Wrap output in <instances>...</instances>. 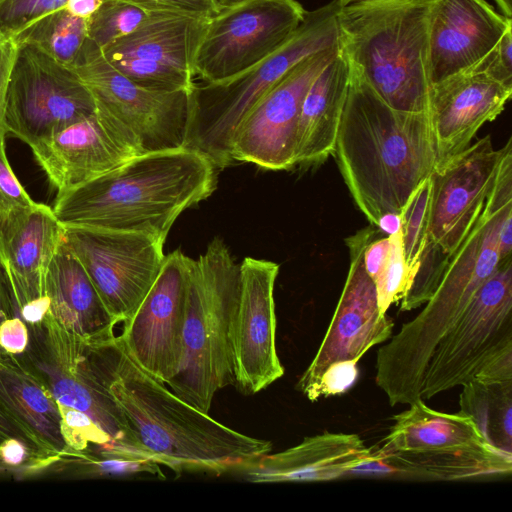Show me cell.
<instances>
[{
  "mask_svg": "<svg viewBox=\"0 0 512 512\" xmlns=\"http://www.w3.org/2000/svg\"><path fill=\"white\" fill-rule=\"evenodd\" d=\"M108 389L141 453L175 472H237L269 453L270 441L242 434L180 399L142 370L118 336L99 344Z\"/></svg>",
  "mask_w": 512,
  "mask_h": 512,
  "instance_id": "cell-1",
  "label": "cell"
},
{
  "mask_svg": "<svg viewBox=\"0 0 512 512\" xmlns=\"http://www.w3.org/2000/svg\"><path fill=\"white\" fill-rule=\"evenodd\" d=\"M332 155L357 207L376 228L382 215L400 212L437 165L430 114L393 109L350 64Z\"/></svg>",
  "mask_w": 512,
  "mask_h": 512,
  "instance_id": "cell-2",
  "label": "cell"
},
{
  "mask_svg": "<svg viewBox=\"0 0 512 512\" xmlns=\"http://www.w3.org/2000/svg\"><path fill=\"white\" fill-rule=\"evenodd\" d=\"M215 169L186 147L145 153L58 192L52 209L63 227L137 232L165 243L177 217L214 191Z\"/></svg>",
  "mask_w": 512,
  "mask_h": 512,
  "instance_id": "cell-3",
  "label": "cell"
},
{
  "mask_svg": "<svg viewBox=\"0 0 512 512\" xmlns=\"http://www.w3.org/2000/svg\"><path fill=\"white\" fill-rule=\"evenodd\" d=\"M431 0H367L340 8V47L390 107L430 113L428 13Z\"/></svg>",
  "mask_w": 512,
  "mask_h": 512,
  "instance_id": "cell-4",
  "label": "cell"
},
{
  "mask_svg": "<svg viewBox=\"0 0 512 512\" xmlns=\"http://www.w3.org/2000/svg\"><path fill=\"white\" fill-rule=\"evenodd\" d=\"M512 209V147L505 152L483 210L452 255L424 308L382 346L385 359L402 374L422 378L442 336L461 317L476 291L499 266L498 233Z\"/></svg>",
  "mask_w": 512,
  "mask_h": 512,
  "instance_id": "cell-5",
  "label": "cell"
},
{
  "mask_svg": "<svg viewBox=\"0 0 512 512\" xmlns=\"http://www.w3.org/2000/svg\"><path fill=\"white\" fill-rule=\"evenodd\" d=\"M337 0L307 11L296 31L272 54L240 74L217 83L194 82L189 91L184 147L214 165L233 162L234 134L258 100L308 57L340 45Z\"/></svg>",
  "mask_w": 512,
  "mask_h": 512,
  "instance_id": "cell-6",
  "label": "cell"
},
{
  "mask_svg": "<svg viewBox=\"0 0 512 512\" xmlns=\"http://www.w3.org/2000/svg\"><path fill=\"white\" fill-rule=\"evenodd\" d=\"M239 288L240 264L219 237L190 259L182 356L166 385L205 413L215 393L234 383L232 325Z\"/></svg>",
  "mask_w": 512,
  "mask_h": 512,
  "instance_id": "cell-7",
  "label": "cell"
},
{
  "mask_svg": "<svg viewBox=\"0 0 512 512\" xmlns=\"http://www.w3.org/2000/svg\"><path fill=\"white\" fill-rule=\"evenodd\" d=\"M27 326L28 345L20 356L43 381L60 408L84 413L118 446L144 455L108 389L100 340L83 339L60 325L49 312L40 322Z\"/></svg>",
  "mask_w": 512,
  "mask_h": 512,
  "instance_id": "cell-8",
  "label": "cell"
},
{
  "mask_svg": "<svg viewBox=\"0 0 512 512\" xmlns=\"http://www.w3.org/2000/svg\"><path fill=\"white\" fill-rule=\"evenodd\" d=\"M70 69L91 93L97 116L139 155L184 147L189 91H160L136 84L89 39Z\"/></svg>",
  "mask_w": 512,
  "mask_h": 512,
  "instance_id": "cell-9",
  "label": "cell"
},
{
  "mask_svg": "<svg viewBox=\"0 0 512 512\" xmlns=\"http://www.w3.org/2000/svg\"><path fill=\"white\" fill-rule=\"evenodd\" d=\"M510 145L511 139L496 150L486 135L435 167L430 176L427 242L415 274L422 284H439L452 255L481 214Z\"/></svg>",
  "mask_w": 512,
  "mask_h": 512,
  "instance_id": "cell-10",
  "label": "cell"
},
{
  "mask_svg": "<svg viewBox=\"0 0 512 512\" xmlns=\"http://www.w3.org/2000/svg\"><path fill=\"white\" fill-rule=\"evenodd\" d=\"M512 349V259L500 263L457 322L436 344L419 400L462 386L489 361Z\"/></svg>",
  "mask_w": 512,
  "mask_h": 512,
  "instance_id": "cell-11",
  "label": "cell"
},
{
  "mask_svg": "<svg viewBox=\"0 0 512 512\" xmlns=\"http://www.w3.org/2000/svg\"><path fill=\"white\" fill-rule=\"evenodd\" d=\"M297 0H235L206 18L194 58V78L217 83L261 62L300 26Z\"/></svg>",
  "mask_w": 512,
  "mask_h": 512,
  "instance_id": "cell-12",
  "label": "cell"
},
{
  "mask_svg": "<svg viewBox=\"0 0 512 512\" xmlns=\"http://www.w3.org/2000/svg\"><path fill=\"white\" fill-rule=\"evenodd\" d=\"M94 113L91 93L70 68L33 46L18 45L6 96V135L32 148Z\"/></svg>",
  "mask_w": 512,
  "mask_h": 512,
  "instance_id": "cell-13",
  "label": "cell"
},
{
  "mask_svg": "<svg viewBox=\"0 0 512 512\" xmlns=\"http://www.w3.org/2000/svg\"><path fill=\"white\" fill-rule=\"evenodd\" d=\"M64 241L116 324L134 313L165 259L163 242L137 232L64 227Z\"/></svg>",
  "mask_w": 512,
  "mask_h": 512,
  "instance_id": "cell-14",
  "label": "cell"
},
{
  "mask_svg": "<svg viewBox=\"0 0 512 512\" xmlns=\"http://www.w3.org/2000/svg\"><path fill=\"white\" fill-rule=\"evenodd\" d=\"M377 232L371 225L345 239L350 265L341 296L314 358L296 384L312 402L327 369L337 364H357L368 350L392 336L394 321L380 312L374 281L363 262L364 250Z\"/></svg>",
  "mask_w": 512,
  "mask_h": 512,
  "instance_id": "cell-15",
  "label": "cell"
},
{
  "mask_svg": "<svg viewBox=\"0 0 512 512\" xmlns=\"http://www.w3.org/2000/svg\"><path fill=\"white\" fill-rule=\"evenodd\" d=\"M190 259L180 250L165 255L153 285L118 336L131 359L165 384L181 361Z\"/></svg>",
  "mask_w": 512,
  "mask_h": 512,
  "instance_id": "cell-16",
  "label": "cell"
},
{
  "mask_svg": "<svg viewBox=\"0 0 512 512\" xmlns=\"http://www.w3.org/2000/svg\"><path fill=\"white\" fill-rule=\"evenodd\" d=\"M340 45L312 55L266 92L238 126L232 142L233 161L270 170L296 165L297 133L305 94Z\"/></svg>",
  "mask_w": 512,
  "mask_h": 512,
  "instance_id": "cell-17",
  "label": "cell"
},
{
  "mask_svg": "<svg viewBox=\"0 0 512 512\" xmlns=\"http://www.w3.org/2000/svg\"><path fill=\"white\" fill-rule=\"evenodd\" d=\"M205 20L161 14L100 49L115 69L142 87L190 91L195 82L193 58Z\"/></svg>",
  "mask_w": 512,
  "mask_h": 512,
  "instance_id": "cell-18",
  "label": "cell"
},
{
  "mask_svg": "<svg viewBox=\"0 0 512 512\" xmlns=\"http://www.w3.org/2000/svg\"><path fill=\"white\" fill-rule=\"evenodd\" d=\"M279 265L246 257L232 325L234 383L245 395L265 389L284 374L276 349L274 287Z\"/></svg>",
  "mask_w": 512,
  "mask_h": 512,
  "instance_id": "cell-19",
  "label": "cell"
},
{
  "mask_svg": "<svg viewBox=\"0 0 512 512\" xmlns=\"http://www.w3.org/2000/svg\"><path fill=\"white\" fill-rule=\"evenodd\" d=\"M512 19L486 0H431L428 13L432 87L473 69L494 48Z\"/></svg>",
  "mask_w": 512,
  "mask_h": 512,
  "instance_id": "cell-20",
  "label": "cell"
},
{
  "mask_svg": "<svg viewBox=\"0 0 512 512\" xmlns=\"http://www.w3.org/2000/svg\"><path fill=\"white\" fill-rule=\"evenodd\" d=\"M31 150L57 192L91 181L139 155L96 112L59 129Z\"/></svg>",
  "mask_w": 512,
  "mask_h": 512,
  "instance_id": "cell-21",
  "label": "cell"
},
{
  "mask_svg": "<svg viewBox=\"0 0 512 512\" xmlns=\"http://www.w3.org/2000/svg\"><path fill=\"white\" fill-rule=\"evenodd\" d=\"M63 238L64 227L48 205L0 212V265L18 311L46 297L48 267Z\"/></svg>",
  "mask_w": 512,
  "mask_h": 512,
  "instance_id": "cell-22",
  "label": "cell"
},
{
  "mask_svg": "<svg viewBox=\"0 0 512 512\" xmlns=\"http://www.w3.org/2000/svg\"><path fill=\"white\" fill-rule=\"evenodd\" d=\"M511 95L512 87L476 69L432 87L429 114L437 165L468 147L477 131L501 114Z\"/></svg>",
  "mask_w": 512,
  "mask_h": 512,
  "instance_id": "cell-23",
  "label": "cell"
},
{
  "mask_svg": "<svg viewBox=\"0 0 512 512\" xmlns=\"http://www.w3.org/2000/svg\"><path fill=\"white\" fill-rule=\"evenodd\" d=\"M512 453L491 444L452 451L401 452L377 446L349 470L355 476L455 481L510 475Z\"/></svg>",
  "mask_w": 512,
  "mask_h": 512,
  "instance_id": "cell-24",
  "label": "cell"
},
{
  "mask_svg": "<svg viewBox=\"0 0 512 512\" xmlns=\"http://www.w3.org/2000/svg\"><path fill=\"white\" fill-rule=\"evenodd\" d=\"M0 405L22 430L46 468L66 454L58 402L20 355L3 351Z\"/></svg>",
  "mask_w": 512,
  "mask_h": 512,
  "instance_id": "cell-25",
  "label": "cell"
},
{
  "mask_svg": "<svg viewBox=\"0 0 512 512\" xmlns=\"http://www.w3.org/2000/svg\"><path fill=\"white\" fill-rule=\"evenodd\" d=\"M370 452L357 434L324 432L262 455L237 472L256 483L319 482L347 477Z\"/></svg>",
  "mask_w": 512,
  "mask_h": 512,
  "instance_id": "cell-26",
  "label": "cell"
},
{
  "mask_svg": "<svg viewBox=\"0 0 512 512\" xmlns=\"http://www.w3.org/2000/svg\"><path fill=\"white\" fill-rule=\"evenodd\" d=\"M45 294L48 312L67 330L88 341L115 335L117 324L64 238L48 267Z\"/></svg>",
  "mask_w": 512,
  "mask_h": 512,
  "instance_id": "cell-27",
  "label": "cell"
},
{
  "mask_svg": "<svg viewBox=\"0 0 512 512\" xmlns=\"http://www.w3.org/2000/svg\"><path fill=\"white\" fill-rule=\"evenodd\" d=\"M350 83V63L341 50L321 70L303 99L296 165L322 164L332 155Z\"/></svg>",
  "mask_w": 512,
  "mask_h": 512,
  "instance_id": "cell-28",
  "label": "cell"
},
{
  "mask_svg": "<svg viewBox=\"0 0 512 512\" xmlns=\"http://www.w3.org/2000/svg\"><path fill=\"white\" fill-rule=\"evenodd\" d=\"M392 419L394 424L379 446L385 450L438 452L490 444L470 416L436 411L423 400L409 404Z\"/></svg>",
  "mask_w": 512,
  "mask_h": 512,
  "instance_id": "cell-29",
  "label": "cell"
},
{
  "mask_svg": "<svg viewBox=\"0 0 512 512\" xmlns=\"http://www.w3.org/2000/svg\"><path fill=\"white\" fill-rule=\"evenodd\" d=\"M459 405L492 446L512 453V381L472 378L462 385Z\"/></svg>",
  "mask_w": 512,
  "mask_h": 512,
  "instance_id": "cell-30",
  "label": "cell"
},
{
  "mask_svg": "<svg viewBox=\"0 0 512 512\" xmlns=\"http://www.w3.org/2000/svg\"><path fill=\"white\" fill-rule=\"evenodd\" d=\"M87 39L88 20L62 8L41 18L14 41L33 46L71 68Z\"/></svg>",
  "mask_w": 512,
  "mask_h": 512,
  "instance_id": "cell-31",
  "label": "cell"
},
{
  "mask_svg": "<svg viewBox=\"0 0 512 512\" xmlns=\"http://www.w3.org/2000/svg\"><path fill=\"white\" fill-rule=\"evenodd\" d=\"M138 474L160 475V465L135 452L119 449L82 455H63L51 464L43 477L99 478L132 476Z\"/></svg>",
  "mask_w": 512,
  "mask_h": 512,
  "instance_id": "cell-32",
  "label": "cell"
},
{
  "mask_svg": "<svg viewBox=\"0 0 512 512\" xmlns=\"http://www.w3.org/2000/svg\"><path fill=\"white\" fill-rule=\"evenodd\" d=\"M161 14L174 13L148 0H105L88 20V39L102 49Z\"/></svg>",
  "mask_w": 512,
  "mask_h": 512,
  "instance_id": "cell-33",
  "label": "cell"
},
{
  "mask_svg": "<svg viewBox=\"0 0 512 512\" xmlns=\"http://www.w3.org/2000/svg\"><path fill=\"white\" fill-rule=\"evenodd\" d=\"M430 199L431 179L428 177L410 194L399 212L404 259L413 277L427 242Z\"/></svg>",
  "mask_w": 512,
  "mask_h": 512,
  "instance_id": "cell-34",
  "label": "cell"
},
{
  "mask_svg": "<svg viewBox=\"0 0 512 512\" xmlns=\"http://www.w3.org/2000/svg\"><path fill=\"white\" fill-rule=\"evenodd\" d=\"M389 236L391 249L388 259L374 280L381 313H386L391 304L401 301L413 278L404 259L401 231Z\"/></svg>",
  "mask_w": 512,
  "mask_h": 512,
  "instance_id": "cell-35",
  "label": "cell"
},
{
  "mask_svg": "<svg viewBox=\"0 0 512 512\" xmlns=\"http://www.w3.org/2000/svg\"><path fill=\"white\" fill-rule=\"evenodd\" d=\"M67 0H0V34L18 38L46 15L64 8Z\"/></svg>",
  "mask_w": 512,
  "mask_h": 512,
  "instance_id": "cell-36",
  "label": "cell"
},
{
  "mask_svg": "<svg viewBox=\"0 0 512 512\" xmlns=\"http://www.w3.org/2000/svg\"><path fill=\"white\" fill-rule=\"evenodd\" d=\"M5 138L0 139V212L30 207L36 203L20 184L10 166Z\"/></svg>",
  "mask_w": 512,
  "mask_h": 512,
  "instance_id": "cell-37",
  "label": "cell"
},
{
  "mask_svg": "<svg viewBox=\"0 0 512 512\" xmlns=\"http://www.w3.org/2000/svg\"><path fill=\"white\" fill-rule=\"evenodd\" d=\"M473 69L488 74L505 86L512 87V26Z\"/></svg>",
  "mask_w": 512,
  "mask_h": 512,
  "instance_id": "cell-38",
  "label": "cell"
},
{
  "mask_svg": "<svg viewBox=\"0 0 512 512\" xmlns=\"http://www.w3.org/2000/svg\"><path fill=\"white\" fill-rule=\"evenodd\" d=\"M17 51L18 44L14 39L0 34V139L6 137V96Z\"/></svg>",
  "mask_w": 512,
  "mask_h": 512,
  "instance_id": "cell-39",
  "label": "cell"
},
{
  "mask_svg": "<svg viewBox=\"0 0 512 512\" xmlns=\"http://www.w3.org/2000/svg\"><path fill=\"white\" fill-rule=\"evenodd\" d=\"M29 331L20 315L6 320L0 327V349L3 352L20 355L28 345Z\"/></svg>",
  "mask_w": 512,
  "mask_h": 512,
  "instance_id": "cell-40",
  "label": "cell"
},
{
  "mask_svg": "<svg viewBox=\"0 0 512 512\" xmlns=\"http://www.w3.org/2000/svg\"><path fill=\"white\" fill-rule=\"evenodd\" d=\"M164 10L200 18H208L219 10L217 0H148Z\"/></svg>",
  "mask_w": 512,
  "mask_h": 512,
  "instance_id": "cell-41",
  "label": "cell"
},
{
  "mask_svg": "<svg viewBox=\"0 0 512 512\" xmlns=\"http://www.w3.org/2000/svg\"><path fill=\"white\" fill-rule=\"evenodd\" d=\"M391 249V237H381L371 240L363 254L364 267L374 281L383 269Z\"/></svg>",
  "mask_w": 512,
  "mask_h": 512,
  "instance_id": "cell-42",
  "label": "cell"
},
{
  "mask_svg": "<svg viewBox=\"0 0 512 512\" xmlns=\"http://www.w3.org/2000/svg\"><path fill=\"white\" fill-rule=\"evenodd\" d=\"M16 315H19V311L12 289L7 276L0 265V327L6 320Z\"/></svg>",
  "mask_w": 512,
  "mask_h": 512,
  "instance_id": "cell-43",
  "label": "cell"
},
{
  "mask_svg": "<svg viewBox=\"0 0 512 512\" xmlns=\"http://www.w3.org/2000/svg\"><path fill=\"white\" fill-rule=\"evenodd\" d=\"M512 252V209L505 214L498 233L499 264L511 260Z\"/></svg>",
  "mask_w": 512,
  "mask_h": 512,
  "instance_id": "cell-44",
  "label": "cell"
},
{
  "mask_svg": "<svg viewBox=\"0 0 512 512\" xmlns=\"http://www.w3.org/2000/svg\"><path fill=\"white\" fill-rule=\"evenodd\" d=\"M10 438L21 439V440L25 441L31 447L28 439L26 438V436L24 435L22 430L18 427V425L14 422V420L8 415V413L0 405V445ZM31 449L33 450L32 447H31ZM33 452L35 453L34 450H33ZM37 457H38V455H37Z\"/></svg>",
  "mask_w": 512,
  "mask_h": 512,
  "instance_id": "cell-45",
  "label": "cell"
},
{
  "mask_svg": "<svg viewBox=\"0 0 512 512\" xmlns=\"http://www.w3.org/2000/svg\"><path fill=\"white\" fill-rule=\"evenodd\" d=\"M104 1L105 0H67L64 9L73 16L89 20Z\"/></svg>",
  "mask_w": 512,
  "mask_h": 512,
  "instance_id": "cell-46",
  "label": "cell"
},
{
  "mask_svg": "<svg viewBox=\"0 0 512 512\" xmlns=\"http://www.w3.org/2000/svg\"><path fill=\"white\" fill-rule=\"evenodd\" d=\"M378 231L384 232L387 236L393 235L401 230L400 213H386L378 221Z\"/></svg>",
  "mask_w": 512,
  "mask_h": 512,
  "instance_id": "cell-47",
  "label": "cell"
},
{
  "mask_svg": "<svg viewBox=\"0 0 512 512\" xmlns=\"http://www.w3.org/2000/svg\"><path fill=\"white\" fill-rule=\"evenodd\" d=\"M8 479V478H14V479H18L19 478V474L16 470H14L13 468L7 466L1 459L0 457V479Z\"/></svg>",
  "mask_w": 512,
  "mask_h": 512,
  "instance_id": "cell-48",
  "label": "cell"
},
{
  "mask_svg": "<svg viewBox=\"0 0 512 512\" xmlns=\"http://www.w3.org/2000/svg\"><path fill=\"white\" fill-rule=\"evenodd\" d=\"M503 16L512 18V0H494Z\"/></svg>",
  "mask_w": 512,
  "mask_h": 512,
  "instance_id": "cell-49",
  "label": "cell"
},
{
  "mask_svg": "<svg viewBox=\"0 0 512 512\" xmlns=\"http://www.w3.org/2000/svg\"><path fill=\"white\" fill-rule=\"evenodd\" d=\"M362 1H367V0H337L339 6L341 8L345 7L347 5H350V4H353V3H357V2H362Z\"/></svg>",
  "mask_w": 512,
  "mask_h": 512,
  "instance_id": "cell-50",
  "label": "cell"
},
{
  "mask_svg": "<svg viewBox=\"0 0 512 512\" xmlns=\"http://www.w3.org/2000/svg\"><path fill=\"white\" fill-rule=\"evenodd\" d=\"M233 1H235V0H217V3L219 5V7H220V6L226 5V4H228L230 2H233Z\"/></svg>",
  "mask_w": 512,
  "mask_h": 512,
  "instance_id": "cell-51",
  "label": "cell"
}]
</instances>
